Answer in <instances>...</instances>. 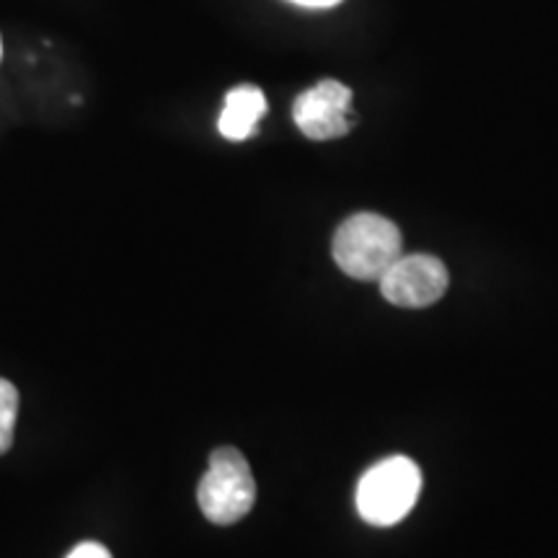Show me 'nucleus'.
<instances>
[{"label":"nucleus","instance_id":"9d476101","mask_svg":"<svg viewBox=\"0 0 558 558\" xmlns=\"http://www.w3.org/2000/svg\"><path fill=\"white\" fill-rule=\"evenodd\" d=\"M0 54H3V45H0Z\"/></svg>","mask_w":558,"mask_h":558},{"label":"nucleus","instance_id":"39448f33","mask_svg":"<svg viewBox=\"0 0 558 558\" xmlns=\"http://www.w3.org/2000/svg\"><path fill=\"white\" fill-rule=\"evenodd\" d=\"M292 120L305 137L337 140L354 128L352 90L339 81H320L292 104Z\"/></svg>","mask_w":558,"mask_h":558},{"label":"nucleus","instance_id":"0eeeda50","mask_svg":"<svg viewBox=\"0 0 558 558\" xmlns=\"http://www.w3.org/2000/svg\"><path fill=\"white\" fill-rule=\"evenodd\" d=\"M19 416V390L11 380L0 378V456L11 450Z\"/></svg>","mask_w":558,"mask_h":558},{"label":"nucleus","instance_id":"20e7f679","mask_svg":"<svg viewBox=\"0 0 558 558\" xmlns=\"http://www.w3.org/2000/svg\"><path fill=\"white\" fill-rule=\"evenodd\" d=\"M380 292L399 308H427L448 290V267L429 254H401L380 279Z\"/></svg>","mask_w":558,"mask_h":558},{"label":"nucleus","instance_id":"7ed1b4c3","mask_svg":"<svg viewBox=\"0 0 558 558\" xmlns=\"http://www.w3.org/2000/svg\"><path fill=\"white\" fill-rule=\"evenodd\" d=\"M197 501L213 525H235L256 501V481L248 460L235 448H218L199 481Z\"/></svg>","mask_w":558,"mask_h":558},{"label":"nucleus","instance_id":"423d86ee","mask_svg":"<svg viewBox=\"0 0 558 558\" xmlns=\"http://www.w3.org/2000/svg\"><path fill=\"white\" fill-rule=\"evenodd\" d=\"M267 114V96L256 86H235L222 104L218 130L226 140L243 143L259 130L262 117Z\"/></svg>","mask_w":558,"mask_h":558},{"label":"nucleus","instance_id":"f03ea898","mask_svg":"<svg viewBox=\"0 0 558 558\" xmlns=\"http://www.w3.org/2000/svg\"><path fill=\"white\" fill-rule=\"evenodd\" d=\"M422 492V471L407 456H393L373 465L357 484L360 518L375 527H390L414 509Z\"/></svg>","mask_w":558,"mask_h":558},{"label":"nucleus","instance_id":"6e6552de","mask_svg":"<svg viewBox=\"0 0 558 558\" xmlns=\"http://www.w3.org/2000/svg\"><path fill=\"white\" fill-rule=\"evenodd\" d=\"M68 558H111V554L101 543H81V546L70 550Z\"/></svg>","mask_w":558,"mask_h":558},{"label":"nucleus","instance_id":"1a4fd4ad","mask_svg":"<svg viewBox=\"0 0 558 558\" xmlns=\"http://www.w3.org/2000/svg\"><path fill=\"white\" fill-rule=\"evenodd\" d=\"M290 3L303 5V9H331V5H339L341 0H290Z\"/></svg>","mask_w":558,"mask_h":558},{"label":"nucleus","instance_id":"f257e3e1","mask_svg":"<svg viewBox=\"0 0 558 558\" xmlns=\"http://www.w3.org/2000/svg\"><path fill=\"white\" fill-rule=\"evenodd\" d=\"M331 251L344 275L369 282L386 275L401 256V230L383 215L357 213L341 222Z\"/></svg>","mask_w":558,"mask_h":558}]
</instances>
